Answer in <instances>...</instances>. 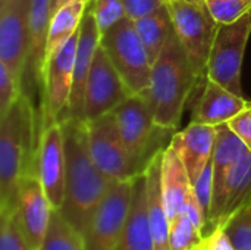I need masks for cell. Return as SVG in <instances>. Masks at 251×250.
Masks as SVG:
<instances>
[{"mask_svg": "<svg viewBox=\"0 0 251 250\" xmlns=\"http://www.w3.org/2000/svg\"><path fill=\"white\" fill-rule=\"evenodd\" d=\"M60 125L65 140L66 180L65 199L59 211L69 224L84 233L116 181L104 175L94 164L90 155L85 121L66 118Z\"/></svg>", "mask_w": 251, "mask_h": 250, "instance_id": "1", "label": "cell"}, {"mask_svg": "<svg viewBox=\"0 0 251 250\" xmlns=\"http://www.w3.org/2000/svg\"><path fill=\"white\" fill-rule=\"evenodd\" d=\"M38 141L35 111L24 91L0 116V215L13 214L21 180L37 175Z\"/></svg>", "mask_w": 251, "mask_h": 250, "instance_id": "2", "label": "cell"}, {"mask_svg": "<svg viewBox=\"0 0 251 250\" xmlns=\"http://www.w3.org/2000/svg\"><path fill=\"white\" fill-rule=\"evenodd\" d=\"M197 80L175 31L153 63L150 87L141 93L147 99L159 127L172 131L178 128Z\"/></svg>", "mask_w": 251, "mask_h": 250, "instance_id": "3", "label": "cell"}, {"mask_svg": "<svg viewBox=\"0 0 251 250\" xmlns=\"http://www.w3.org/2000/svg\"><path fill=\"white\" fill-rule=\"evenodd\" d=\"M100 46L132 94H141L150 87L153 63L131 18L125 16L103 32Z\"/></svg>", "mask_w": 251, "mask_h": 250, "instance_id": "4", "label": "cell"}, {"mask_svg": "<svg viewBox=\"0 0 251 250\" xmlns=\"http://www.w3.org/2000/svg\"><path fill=\"white\" fill-rule=\"evenodd\" d=\"M166 4L196 77L201 78L204 74L207 77V65L219 24L206 4H194L185 0H166Z\"/></svg>", "mask_w": 251, "mask_h": 250, "instance_id": "5", "label": "cell"}, {"mask_svg": "<svg viewBox=\"0 0 251 250\" xmlns=\"http://www.w3.org/2000/svg\"><path fill=\"white\" fill-rule=\"evenodd\" d=\"M90 155L97 168L113 181H128L143 174L146 167L124 144L113 113L85 121Z\"/></svg>", "mask_w": 251, "mask_h": 250, "instance_id": "6", "label": "cell"}, {"mask_svg": "<svg viewBox=\"0 0 251 250\" xmlns=\"http://www.w3.org/2000/svg\"><path fill=\"white\" fill-rule=\"evenodd\" d=\"M250 34L251 10L232 24L219 25L207 65V78L237 96H243L241 66Z\"/></svg>", "mask_w": 251, "mask_h": 250, "instance_id": "7", "label": "cell"}, {"mask_svg": "<svg viewBox=\"0 0 251 250\" xmlns=\"http://www.w3.org/2000/svg\"><path fill=\"white\" fill-rule=\"evenodd\" d=\"M112 113L128 152L141 164L149 165L151 158L162 150L153 147L159 141L157 131L162 127L156 124L147 99L143 94H131Z\"/></svg>", "mask_w": 251, "mask_h": 250, "instance_id": "8", "label": "cell"}, {"mask_svg": "<svg viewBox=\"0 0 251 250\" xmlns=\"http://www.w3.org/2000/svg\"><path fill=\"white\" fill-rule=\"evenodd\" d=\"M132 180L116 181L85 227L87 250H118L132 197Z\"/></svg>", "mask_w": 251, "mask_h": 250, "instance_id": "9", "label": "cell"}, {"mask_svg": "<svg viewBox=\"0 0 251 250\" xmlns=\"http://www.w3.org/2000/svg\"><path fill=\"white\" fill-rule=\"evenodd\" d=\"M32 0L0 3V62L22 81L29 57V12Z\"/></svg>", "mask_w": 251, "mask_h": 250, "instance_id": "10", "label": "cell"}, {"mask_svg": "<svg viewBox=\"0 0 251 250\" xmlns=\"http://www.w3.org/2000/svg\"><path fill=\"white\" fill-rule=\"evenodd\" d=\"M132 93L116 71L107 53L99 46L85 83L84 121H93L113 112Z\"/></svg>", "mask_w": 251, "mask_h": 250, "instance_id": "11", "label": "cell"}, {"mask_svg": "<svg viewBox=\"0 0 251 250\" xmlns=\"http://www.w3.org/2000/svg\"><path fill=\"white\" fill-rule=\"evenodd\" d=\"M79 29L57 49L46 63L44 80V119L46 122H62L68 118V106L74 83V68L76 56Z\"/></svg>", "mask_w": 251, "mask_h": 250, "instance_id": "12", "label": "cell"}, {"mask_svg": "<svg viewBox=\"0 0 251 250\" xmlns=\"http://www.w3.org/2000/svg\"><path fill=\"white\" fill-rule=\"evenodd\" d=\"M53 206L41 186L38 175H25L18 189L13 218L32 250H40L49 230Z\"/></svg>", "mask_w": 251, "mask_h": 250, "instance_id": "13", "label": "cell"}, {"mask_svg": "<svg viewBox=\"0 0 251 250\" xmlns=\"http://www.w3.org/2000/svg\"><path fill=\"white\" fill-rule=\"evenodd\" d=\"M37 175L53 206L60 209L65 199L66 156L60 122H46L40 130Z\"/></svg>", "mask_w": 251, "mask_h": 250, "instance_id": "14", "label": "cell"}, {"mask_svg": "<svg viewBox=\"0 0 251 250\" xmlns=\"http://www.w3.org/2000/svg\"><path fill=\"white\" fill-rule=\"evenodd\" d=\"M100 38H101V32L99 29L93 9L88 3L85 13L82 16V21H81V27H79L75 68H74V83H72V91H71V99H69V106H68V118L84 121L85 83H87L96 52L100 46Z\"/></svg>", "mask_w": 251, "mask_h": 250, "instance_id": "15", "label": "cell"}, {"mask_svg": "<svg viewBox=\"0 0 251 250\" xmlns=\"http://www.w3.org/2000/svg\"><path fill=\"white\" fill-rule=\"evenodd\" d=\"M215 141L216 127L194 121L182 131L175 133L171 137L169 144L179 155L193 186L212 159Z\"/></svg>", "mask_w": 251, "mask_h": 250, "instance_id": "16", "label": "cell"}, {"mask_svg": "<svg viewBox=\"0 0 251 250\" xmlns=\"http://www.w3.org/2000/svg\"><path fill=\"white\" fill-rule=\"evenodd\" d=\"M216 127V141H215V149L212 155V162H213V196H212V206H210V214H209V222H207V230L206 236L210 227V222L219 208L222 192L225 187L226 177L231 171V168L240 161V158L247 153L250 149L244 144V141L232 131L228 122L215 125ZM251 152V150H250Z\"/></svg>", "mask_w": 251, "mask_h": 250, "instance_id": "17", "label": "cell"}, {"mask_svg": "<svg viewBox=\"0 0 251 250\" xmlns=\"http://www.w3.org/2000/svg\"><path fill=\"white\" fill-rule=\"evenodd\" d=\"M118 250H154V240L147 211L144 172L132 181V197Z\"/></svg>", "mask_w": 251, "mask_h": 250, "instance_id": "18", "label": "cell"}, {"mask_svg": "<svg viewBox=\"0 0 251 250\" xmlns=\"http://www.w3.org/2000/svg\"><path fill=\"white\" fill-rule=\"evenodd\" d=\"M54 0H32L29 12V57L25 71L35 87L44 91L46 80V44ZM24 77V80H25Z\"/></svg>", "mask_w": 251, "mask_h": 250, "instance_id": "19", "label": "cell"}, {"mask_svg": "<svg viewBox=\"0 0 251 250\" xmlns=\"http://www.w3.org/2000/svg\"><path fill=\"white\" fill-rule=\"evenodd\" d=\"M249 103L250 102L244 100L243 96H237L216 81L207 78L203 94L194 109L193 121L207 125H219L231 121L246 109Z\"/></svg>", "mask_w": 251, "mask_h": 250, "instance_id": "20", "label": "cell"}, {"mask_svg": "<svg viewBox=\"0 0 251 250\" xmlns=\"http://www.w3.org/2000/svg\"><path fill=\"white\" fill-rule=\"evenodd\" d=\"M163 150L157 152L144 169L146 192H147V211L154 240V250L169 249V218L165 209L162 193V159Z\"/></svg>", "mask_w": 251, "mask_h": 250, "instance_id": "21", "label": "cell"}, {"mask_svg": "<svg viewBox=\"0 0 251 250\" xmlns=\"http://www.w3.org/2000/svg\"><path fill=\"white\" fill-rule=\"evenodd\" d=\"M160 180L165 209L171 222L179 214L185 200L193 192V183L190 180V175L179 155L171 144H168L163 150Z\"/></svg>", "mask_w": 251, "mask_h": 250, "instance_id": "22", "label": "cell"}, {"mask_svg": "<svg viewBox=\"0 0 251 250\" xmlns=\"http://www.w3.org/2000/svg\"><path fill=\"white\" fill-rule=\"evenodd\" d=\"M251 202V152L244 153L231 168L222 192L219 208L210 222L209 233L221 225L235 211Z\"/></svg>", "mask_w": 251, "mask_h": 250, "instance_id": "23", "label": "cell"}, {"mask_svg": "<svg viewBox=\"0 0 251 250\" xmlns=\"http://www.w3.org/2000/svg\"><path fill=\"white\" fill-rule=\"evenodd\" d=\"M135 28L146 46L150 62L159 57L169 37L175 32V25L168 4L159 7L157 10L134 21Z\"/></svg>", "mask_w": 251, "mask_h": 250, "instance_id": "24", "label": "cell"}, {"mask_svg": "<svg viewBox=\"0 0 251 250\" xmlns=\"http://www.w3.org/2000/svg\"><path fill=\"white\" fill-rule=\"evenodd\" d=\"M85 9H87V3L71 1L62 7H59L53 13L50 27H49V32H47L46 60L79 29Z\"/></svg>", "mask_w": 251, "mask_h": 250, "instance_id": "25", "label": "cell"}, {"mask_svg": "<svg viewBox=\"0 0 251 250\" xmlns=\"http://www.w3.org/2000/svg\"><path fill=\"white\" fill-rule=\"evenodd\" d=\"M40 250H87L84 236L69 224L60 211L53 209L47 234Z\"/></svg>", "mask_w": 251, "mask_h": 250, "instance_id": "26", "label": "cell"}, {"mask_svg": "<svg viewBox=\"0 0 251 250\" xmlns=\"http://www.w3.org/2000/svg\"><path fill=\"white\" fill-rule=\"evenodd\" d=\"M204 242V236L193 224V221L179 212L169 222V249L196 250Z\"/></svg>", "mask_w": 251, "mask_h": 250, "instance_id": "27", "label": "cell"}, {"mask_svg": "<svg viewBox=\"0 0 251 250\" xmlns=\"http://www.w3.org/2000/svg\"><path fill=\"white\" fill-rule=\"evenodd\" d=\"M235 250H251V202L235 211L222 224Z\"/></svg>", "mask_w": 251, "mask_h": 250, "instance_id": "28", "label": "cell"}, {"mask_svg": "<svg viewBox=\"0 0 251 250\" xmlns=\"http://www.w3.org/2000/svg\"><path fill=\"white\" fill-rule=\"evenodd\" d=\"M213 19L219 24H232L251 10V0H206Z\"/></svg>", "mask_w": 251, "mask_h": 250, "instance_id": "29", "label": "cell"}, {"mask_svg": "<svg viewBox=\"0 0 251 250\" xmlns=\"http://www.w3.org/2000/svg\"><path fill=\"white\" fill-rule=\"evenodd\" d=\"M90 6L101 34L126 16L122 0H91Z\"/></svg>", "mask_w": 251, "mask_h": 250, "instance_id": "30", "label": "cell"}, {"mask_svg": "<svg viewBox=\"0 0 251 250\" xmlns=\"http://www.w3.org/2000/svg\"><path fill=\"white\" fill-rule=\"evenodd\" d=\"M24 93L22 81H19L9 68L0 62V116H3L10 106Z\"/></svg>", "mask_w": 251, "mask_h": 250, "instance_id": "31", "label": "cell"}, {"mask_svg": "<svg viewBox=\"0 0 251 250\" xmlns=\"http://www.w3.org/2000/svg\"><path fill=\"white\" fill-rule=\"evenodd\" d=\"M0 250H32L21 234L13 214L0 215Z\"/></svg>", "mask_w": 251, "mask_h": 250, "instance_id": "32", "label": "cell"}, {"mask_svg": "<svg viewBox=\"0 0 251 250\" xmlns=\"http://www.w3.org/2000/svg\"><path fill=\"white\" fill-rule=\"evenodd\" d=\"M193 187H194V193L197 196V200H199L200 206L203 208V211L207 217V222H209V214H210L212 196H213V162H212V159L209 161L204 171L197 178V181L194 183Z\"/></svg>", "mask_w": 251, "mask_h": 250, "instance_id": "33", "label": "cell"}, {"mask_svg": "<svg viewBox=\"0 0 251 250\" xmlns=\"http://www.w3.org/2000/svg\"><path fill=\"white\" fill-rule=\"evenodd\" d=\"M126 16L132 21L140 19L166 4V0H122Z\"/></svg>", "mask_w": 251, "mask_h": 250, "instance_id": "34", "label": "cell"}, {"mask_svg": "<svg viewBox=\"0 0 251 250\" xmlns=\"http://www.w3.org/2000/svg\"><path fill=\"white\" fill-rule=\"evenodd\" d=\"M228 124L251 150V103H249V106L243 109L237 116L228 121Z\"/></svg>", "mask_w": 251, "mask_h": 250, "instance_id": "35", "label": "cell"}, {"mask_svg": "<svg viewBox=\"0 0 251 250\" xmlns=\"http://www.w3.org/2000/svg\"><path fill=\"white\" fill-rule=\"evenodd\" d=\"M203 246L204 250H235L222 225H218L212 233L204 237Z\"/></svg>", "mask_w": 251, "mask_h": 250, "instance_id": "36", "label": "cell"}, {"mask_svg": "<svg viewBox=\"0 0 251 250\" xmlns=\"http://www.w3.org/2000/svg\"><path fill=\"white\" fill-rule=\"evenodd\" d=\"M71 1H84V3H90L91 0H56V3H54V12L59 9V7H62V6H65V4H68V3H71ZM53 12V13H54Z\"/></svg>", "mask_w": 251, "mask_h": 250, "instance_id": "37", "label": "cell"}, {"mask_svg": "<svg viewBox=\"0 0 251 250\" xmlns=\"http://www.w3.org/2000/svg\"><path fill=\"white\" fill-rule=\"evenodd\" d=\"M185 1H190L194 4H206V0H185Z\"/></svg>", "mask_w": 251, "mask_h": 250, "instance_id": "38", "label": "cell"}, {"mask_svg": "<svg viewBox=\"0 0 251 250\" xmlns=\"http://www.w3.org/2000/svg\"><path fill=\"white\" fill-rule=\"evenodd\" d=\"M196 250H204V246H203V245H201V246H200V248H197V249Z\"/></svg>", "mask_w": 251, "mask_h": 250, "instance_id": "39", "label": "cell"}, {"mask_svg": "<svg viewBox=\"0 0 251 250\" xmlns=\"http://www.w3.org/2000/svg\"><path fill=\"white\" fill-rule=\"evenodd\" d=\"M54 3H56V0H54ZM53 12H54V4H53Z\"/></svg>", "mask_w": 251, "mask_h": 250, "instance_id": "40", "label": "cell"}, {"mask_svg": "<svg viewBox=\"0 0 251 250\" xmlns=\"http://www.w3.org/2000/svg\"><path fill=\"white\" fill-rule=\"evenodd\" d=\"M3 1H4V0H0V3H3Z\"/></svg>", "mask_w": 251, "mask_h": 250, "instance_id": "41", "label": "cell"}]
</instances>
